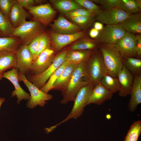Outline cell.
Listing matches in <instances>:
<instances>
[{"instance_id": "obj_1", "label": "cell", "mask_w": 141, "mask_h": 141, "mask_svg": "<svg viewBox=\"0 0 141 141\" xmlns=\"http://www.w3.org/2000/svg\"><path fill=\"white\" fill-rule=\"evenodd\" d=\"M86 62L78 64L69 82L62 91L63 98L60 101L61 103L65 104L69 101L74 102L80 89L89 84Z\"/></svg>"}, {"instance_id": "obj_2", "label": "cell", "mask_w": 141, "mask_h": 141, "mask_svg": "<svg viewBox=\"0 0 141 141\" xmlns=\"http://www.w3.org/2000/svg\"><path fill=\"white\" fill-rule=\"evenodd\" d=\"M107 74L116 78L123 66V58L114 44L99 43Z\"/></svg>"}, {"instance_id": "obj_3", "label": "cell", "mask_w": 141, "mask_h": 141, "mask_svg": "<svg viewBox=\"0 0 141 141\" xmlns=\"http://www.w3.org/2000/svg\"><path fill=\"white\" fill-rule=\"evenodd\" d=\"M86 67L90 84L95 86L107 74L102 54L98 48L95 49L86 62Z\"/></svg>"}, {"instance_id": "obj_4", "label": "cell", "mask_w": 141, "mask_h": 141, "mask_svg": "<svg viewBox=\"0 0 141 141\" xmlns=\"http://www.w3.org/2000/svg\"><path fill=\"white\" fill-rule=\"evenodd\" d=\"M94 86L89 84L80 89L74 101V105L70 113L63 120L51 127L52 130H53L58 126L68 120L72 119H77L81 115Z\"/></svg>"}, {"instance_id": "obj_5", "label": "cell", "mask_w": 141, "mask_h": 141, "mask_svg": "<svg viewBox=\"0 0 141 141\" xmlns=\"http://www.w3.org/2000/svg\"><path fill=\"white\" fill-rule=\"evenodd\" d=\"M68 49L63 50L55 56L51 66L44 72L37 75L28 74L27 80L39 89L45 85L51 75L63 63Z\"/></svg>"}, {"instance_id": "obj_6", "label": "cell", "mask_w": 141, "mask_h": 141, "mask_svg": "<svg viewBox=\"0 0 141 141\" xmlns=\"http://www.w3.org/2000/svg\"><path fill=\"white\" fill-rule=\"evenodd\" d=\"M42 24L35 21H27L14 29L10 37L20 39L22 44L28 45L32 39L43 32Z\"/></svg>"}, {"instance_id": "obj_7", "label": "cell", "mask_w": 141, "mask_h": 141, "mask_svg": "<svg viewBox=\"0 0 141 141\" xmlns=\"http://www.w3.org/2000/svg\"><path fill=\"white\" fill-rule=\"evenodd\" d=\"M18 78L19 82L22 81L30 92V98L26 104L28 108H33L38 105L44 107L47 101L52 99V95L45 93L39 89L27 80L26 75L19 71Z\"/></svg>"}, {"instance_id": "obj_8", "label": "cell", "mask_w": 141, "mask_h": 141, "mask_svg": "<svg viewBox=\"0 0 141 141\" xmlns=\"http://www.w3.org/2000/svg\"><path fill=\"white\" fill-rule=\"evenodd\" d=\"M55 56V50L50 46L33 61L28 74L37 75L42 73L51 66Z\"/></svg>"}, {"instance_id": "obj_9", "label": "cell", "mask_w": 141, "mask_h": 141, "mask_svg": "<svg viewBox=\"0 0 141 141\" xmlns=\"http://www.w3.org/2000/svg\"><path fill=\"white\" fill-rule=\"evenodd\" d=\"M131 14L117 7L101 9L96 15V19L99 22L107 25L119 24Z\"/></svg>"}, {"instance_id": "obj_10", "label": "cell", "mask_w": 141, "mask_h": 141, "mask_svg": "<svg viewBox=\"0 0 141 141\" xmlns=\"http://www.w3.org/2000/svg\"><path fill=\"white\" fill-rule=\"evenodd\" d=\"M32 16V21H35L46 26L52 20L56 14V11L49 3L35 6L29 10Z\"/></svg>"}, {"instance_id": "obj_11", "label": "cell", "mask_w": 141, "mask_h": 141, "mask_svg": "<svg viewBox=\"0 0 141 141\" xmlns=\"http://www.w3.org/2000/svg\"><path fill=\"white\" fill-rule=\"evenodd\" d=\"M126 32L119 24L107 25L100 33L98 41L99 43L114 44Z\"/></svg>"}, {"instance_id": "obj_12", "label": "cell", "mask_w": 141, "mask_h": 141, "mask_svg": "<svg viewBox=\"0 0 141 141\" xmlns=\"http://www.w3.org/2000/svg\"><path fill=\"white\" fill-rule=\"evenodd\" d=\"M136 36L126 32L124 36L114 44L123 58L136 57Z\"/></svg>"}, {"instance_id": "obj_13", "label": "cell", "mask_w": 141, "mask_h": 141, "mask_svg": "<svg viewBox=\"0 0 141 141\" xmlns=\"http://www.w3.org/2000/svg\"><path fill=\"white\" fill-rule=\"evenodd\" d=\"M16 53L17 62L15 68L22 74L25 75L28 74L33 60L28 45L22 44Z\"/></svg>"}, {"instance_id": "obj_14", "label": "cell", "mask_w": 141, "mask_h": 141, "mask_svg": "<svg viewBox=\"0 0 141 141\" xmlns=\"http://www.w3.org/2000/svg\"><path fill=\"white\" fill-rule=\"evenodd\" d=\"M85 33V32L83 31L70 34H60L52 32L50 34L52 48L55 51L60 50L67 45L82 38Z\"/></svg>"}, {"instance_id": "obj_15", "label": "cell", "mask_w": 141, "mask_h": 141, "mask_svg": "<svg viewBox=\"0 0 141 141\" xmlns=\"http://www.w3.org/2000/svg\"><path fill=\"white\" fill-rule=\"evenodd\" d=\"M3 78L9 80L13 85L15 90L11 93V97L16 96L17 99V103L19 104L23 100H29L30 98V94L24 90L19 83L18 70L16 68L6 72L4 74Z\"/></svg>"}, {"instance_id": "obj_16", "label": "cell", "mask_w": 141, "mask_h": 141, "mask_svg": "<svg viewBox=\"0 0 141 141\" xmlns=\"http://www.w3.org/2000/svg\"><path fill=\"white\" fill-rule=\"evenodd\" d=\"M54 32L62 34H70L81 31V27L68 21L61 15L51 25Z\"/></svg>"}, {"instance_id": "obj_17", "label": "cell", "mask_w": 141, "mask_h": 141, "mask_svg": "<svg viewBox=\"0 0 141 141\" xmlns=\"http://www.w3.org/2000/svg\"><path fill=\"white\" fill-rule=\"evenodd\" d=\"M113 94L99 82L94 86L86 106L91 104L101 105L106 101L111 99Z\"/></svg>"}, {"instance_id": "obj_18", "label": "cell", "mask_w": 141, "mask_h": 141, "mask_svg": "<svg viewBox=\"0 0 141 141\" xmlns=\"http://www.w3.org/2000/svg\"><path fill=\"white\" fill-rule=\"evenodd\" d=\"M117 78L120 88L118 93L119 96L126 97L130 95L134 77L124 65L118 74Z\"/></svg>"}, {"instance_id": "obj_19", "label": "cell", "mask_w": 141, "mask_h": 141, "mask_svg": "<svg viewBox=\"0 0 141 141\" xmlns=\"http://www.w3.org/2000/svg\"><path fill=\"white\" fill-rule=\"evenodd\" d=\"M131 97L128 104L129 111H135L138 104L141 103V74L134 77L131 89Z\"/></svg>"}, {"instance_id": "obj_20", "label": "cell", "mask_w": 141, "mask_h": 141, "mask_svg": "<svg viewBox=\"0 0 141 141\" xmlns=\"http://www.w3.org/2000/svg\"><path fill=\"white\" fill-rule=\"evenodd\" d=\"M30 14L20 6L17 2L13 4L9 16V20L14 28L20 26L26 22Z\"/></svg>"}, {"instance_id": "obj_21", "label": "cell", "mask_w": 141, "mask_h": 141, "mask_svg": "<svg viewBox=\"0 0 141 141\" xmlns=\"http://www.w3.org/2000/svg\"><path fill=\"white\" fill-rule=\"evenodd\" d=\"M17 62L16 52L3 51L0 52V80L8 70L15 68Z\"/></svg>"}, {"instance_id": "obj_22", "label": "cell", "mask_w": 141, "mask_h": 141, "mask_svg": "<svg viewBox=\"0 0 141 141\" xmlns=\"http://www.w3.org/2000/svg\"><path fill=\"white\" fill-rule=\"evenodd\" d=\"M78 65L69 63L54 83L52 90L62 92L69 82Z\"/></svg>"}, {"instance_id": "obj_23", "label": "cell", "mask_w": 141, "mask_h": 141, "mask_svg": "<svg viewBox=\"0 0 141 141\" xmlns=\"http://www.w3.org/2000/svg\"><path fill=\"white\" fill-rule=\"evenodd\" d=\"M119 24L127 32L132 33H141V14H132Z\"/></svg>"}, {"instance_id": "obj_24", "label": "cell", "mask_w": 141, "mask_h": 141, "mask_svg": "<svg viewBox=\"0 0 141 141\" xmlns=\"http://www.w3.org/2000/svg\"><path fill=\"white\" fill-rule=\"evenodd\" d=\"M94 50H68L65 56V61L68 62L69 63L77 65L86 62Z\"/></svg>"}, {"instance_id": "obj_25", "label": "cell", "mask_w": 141, "mask_h": 141, "mask_svg": "<svg viewBox=\"0 0 141 141\" xmlns=\"http://www.w3.org/2000/svg\"><path fill=\"white\" fill-rule=\"evenodd\" d=\"M22 45L21 42L18 38L0 37V52L9 51L16 52Z\"/></svg>"}, {"instance_id": "obj_26", "label": "cell", "mask_w": 141, "mask_h": 141, "mask_svg": "<svg viewBox=\"0 0 141 141\" xmlns=\"http://www.w3.org/2000/svg\"><path fill=\"white\" fill-rule=\"evenodd\" d=\"M50 1L56 8L64 14L76 9L84 8L75 0H51Z\"/></svg>"}, {"instance_id": "obj_27", "label": "cell", "mask_w": 141, "mask_h": 141, "mask_svg": "<svg viewBox=\"0 0 141 141\" xmlns=\"http://www.w3.org/2000/svg\"><path fill=\"white\" fill-rule=\"evenodd\" d=\"M123 63L134 77L141 74V60L140 58L132 57L124 58Z\"/></svg>"}, {"instance_id": "obj_28", "label": "cell", "mask_w": 141, "mask_h": 141, "mask_svg": "<svg viewBox=\"0 0 141 141\" xmlns=\"http://www.w3.org/2000/svg\"><path fill=\"white\" fill-rule=\"evenodd\" d=\"M99 43L89 38H84L72 45L70 48L73 50H94L98 48Z\"/></svg>"}, {"instance_id": "obj_29", "label": "cell", "mask_w": 141, "mask_h": 141, "mask_svg": "<svg viewBox=\"0 0 141 141\" xmlns=\"http://www.w3.org/2000/svg\"><path fill=\"white\" fill-rule=\"evenodd\" d=\"M100 82L113 94L118 92L120 90V84L117 78L113 77L109 74L105 75Z\"/></svg>"}, {"instance_id": "obj_30", "label": "cell", "mask_w": 141, "mask_h": 141, "mask_svg": "<svg viewBox=\"0 0 141 141\" xmlns=\"http://www.w3.org/2000/svg\"><path fill=\"white\" fill-rule=\"evenodd\" d=\"M68 63V62L64 61L51 75L45 85L41 90L47 93L50 91L52 90L54 83L60 75L64 68Z\"/></svg>"}, {"instance_id": "obj_31", "label": "cell", "mask_w": 141, "mask_h": 141, "mask_svg": "<svg viewBox=\"0 0 141 141\" xmlns=\"http://www.w3.org/2000/svg\"><path fill=\"white\" fill-rule=\"evenodd\" d=\"M141 133V121H134L131 126L124 141H137Z\"/></svg>"}, {"instance_id": "obj_32", "label": "cell", "mask_w": 141, "mask_h": 141, "mask_svg": "<svg viewBox=\"0 0 141 141\" xmlns=\"http://www.w3.org/2000/svg\"><path fill=\"white\" fill-rule=\"evenodd\" d=\"M14 29L9 19L0 10V32L3 36L10 37Z\"/></svg>"}, {"instance_id": "obj_33", "label": "cell", "mask_w": 141, "mask_h": 141, "mask_svg": "<svg viewBox=\"0 0 141 141\" xmlns=\"http://www.w3.org/2000/svg\"><path fill=\"white\" fill-rule=\"evenodd\" d=\"M117 8L130 14L137 13L140 11L134 0H121Z\"/></svg>"}, {"instance_id": "obj_34", "label": "cell", "mask_w": 141, "mask_h": 141, "mask_svg": "<svg viewBox=\"0 0 141 141\" xmlns=\"http://www.w3.org/2000/svg\"><path fill=\"white\" fill-rule=\"evenodd\" d=\"M51 43L49 36L47 33L42 32L41 34L39 42L37 51L33 60L41 52L50 46Z\"/></svg>"}, {"instance_id": "obj_35", "label": "cell", "mask_w": 141, "mask_h": 141, "mask_svg": "<svg viewBox=\"0 0 141 141\" xmlns=\"http://www.w3.org/2000/svg\"><path fill=\"white\" fill-rule=\"evenodd\" d=\"M83 8L96 15L101 9L92 1L88 0H75Z\"/></svg>"}, {"instance_id": "obj_36", "label": "cell", "mask_w": 141, "mask_h": 141, "mask_svg": "<svg viewBox=\"0 0 141 141\" xmlns=\"http://www.w3.org/2000/svg\"><path fill=\"white\" fill-rule=\"evenodd\" d=\"M94 16H80L69 18L75 24L81 27L88 26L92 21Z\"/></svg>"}, {"instance_id": "obj_37", "label": "cell", "mask_w": 141, "mask_h": 141, "mask_svg": "<svg viewBox=\"0 0 141 141\" xmlns=\"http://www.w3.org/2000/svg\"><path fill=\"white\" fill-rule=\"evenodd\" d=\"M16 2V0H0V10L9 19L11 7Z\"/></svg>"}, {"instance_id": "obj_38", "label": "cell", "mask_w": 141, "mask_h": 141, "mask_svg": "<svg viewBox=\"0 0 141 141\" xmlns=\"http://www.w3.org/2000/svg\"><path fill=\"white\" fill-rule=\"evenodd\" d=\"M68 18L80 16H94L95 15L86 9L78 8L65 14Z\"/></svg>"}, {"instance_id": "obj_39", "label": "cell", "mask_w": 141, "mask_h": 141, "mask_svg": "<svg viewBox=\"0 0 141 141\" xmlns=\"http://www.w3.org/2000/svg\"><path fill=\"white\" fill-rule=\"evenodd\" d=\"M121 0H95V3L101 5L102 7L105 9L117 7L119 5Z\"/></svg>"}, {"instance_id": "obj_40", "label": "cell", "mask_w": 141, "mask_h": 141, "mask_svg": "<svg viewBox=\"0 0 141 141\" xmlns=\"http://www.w3.org/2000/svg\"><path fill=\"white\" fill-rule=\"evenodd\" d=\"M41 33L36 36L28 45V48L33 57V59L37 51Z\"/></svg>"}, {"instance_id": "obj_41", "label": "cell", "mask_w": 141, "mask_h": 141, "mask_svg": "<svg viewBox=\"0 0 141 141\" xmlns=\"http://www.w3.org/2000/svg\"><path fill=\"white\" fill-rule=\"evenodd\" d=\"M17 2L22 8H25L28 10L35 6L34 0H16Z\"/></svg>"}, {"instance_id": "obj_42", "label": "cell", "mask_w": 141, "mask_h": 141, "mask_svg": "<svg viewBox=\"0 0 141 141\" xmlns=\"http://www.w3.org/2000/svg\"><path fill=\"white\" fill-rule=\"evenodd\" d=\"M136 56L137 58H140L141 56V35L140 34L136 36Z\"/></svg>"}, {"instance_id": "obj_43", "label": "cell", "mask_w": 141, "mask_h": 141, "mask_svg": "<svg viewBox=\"0 0 141 141\" xmlns=\"http://www.w3.org/2000/svg\"><path fill=\"white\" fill-rule=\"evenodd\" d=\"M99 33V31L93 28L90 30L89 34L91 37L95 38L98 36Z\"/></svg>"}, {"instance_id": "obj_44", "label": "cell", "mask_w": 141, "mask_h": 141, "mask_svg": "<svg viewBox=\"0 0 141 141\" xmlns=\"http://www.w3.org/2000/svg\"><path fill=\"white\" fill-rule=\"evenodd\" d=\"M94 27V28L99 31H102L104 28L103 24L99 22H95Z\"/></svg>"}, {"instance_id": "obj_45", "label": "cell", "mask_w": 141, "mask_h": 141, "mask_svg": "<svg viewBox=\"0 0 141 141\" xmlns=\"http://www.w3.org/2000/svg\"><path fill=\"white\" fill-rule=\"evenodd\" d=\"M135 1L138 8L140 11V10H141V0H136Z\"/></svg>"}, {"instance_id": "obj_46", "label": "cell", "mask_w": 141, "mask_h": 141, "mask_svg": "<svg viewBox=\"0 0 141 141\" xmlns=\"http://www.w3.org/2000/svg\"><path fill=\"white\" fill-rule=\"evenodd\" d=\"M5 101V98H4L0 97V108L3 103Z\"/></svg>"}, {"instance_id": "obj_47", "label": "cell", "mask_w": 141, "mask_h": 141, "mask_svg": "<svg viewBox=\"0 0 141 141\" xmlns=\"http://www.w3.org/2000/svg\"><path fill=\"white\" fill-rule=\"evenodd\" d=\"M106 117L107 119H109L111 118V116L109 114H107L106 115Z\"/></svg>"}, {"instance_id": "obj_48", "label": "cell", "mask_w": 141, "mask_h": 141, "mask_svg": "<svg viewBox=\"0 0 141 141\" xmlns=\"http://www.w3.org/2000/svg\"><path fill=\"white\" fill-rule=\"evenodd\" d=\"M3 37V36L1 34L0 32V37Z\"/></svg>"}]
</instances>
